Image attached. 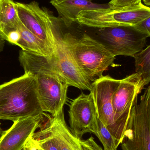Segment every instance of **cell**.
I'll use <instances>...</instances> for the list:
<instances>
[{
    "label": "cell",
    "instance_id": "cell-6",
    "mask_svg": "<svg viewBox=\"0 0 150 150\" xmlns=\"http://www.w3.org/2000/svg\"><path fill=\"white\" fill-rule=\"evenodd\" d=\"M121 150H150V86L133 106Z\"/></svg>",
    "mask_w": 150,
    "mask_h": 150
},
{
    "label": "cell",
    "instance_id": "cell-13",
    "mask_svg": "<svg viewBox=\"0 0 150 150\" xmlns=\"http://www.w3.org/2000/svg\"><path fill=\"white\" fill-rule=\"evenodd\" d=\"M50 3L58 12L59 17L66 26L70 27L76 23L77 16L82 11L102 8L109 7L107 4H98L91 0H63L60 1H50Z\"/></svg>",
    "mask_w": 150,
    "mask_h": 150
},
{
    "label": "cell",
    "instance_id": "cell-24",
    "mask_svg": "<svg viewBox=\"0 0 150 150\" xmlns=\"http://www.w3.org/2000/svg\"><path fill=\"white\" fill-rule=\"evenodd\" d=\"M142 1L144 5L150 7V0H142Z\"/></svg>",
    "mask_w": 150,
    "mask_h": 150
},
{
    "label": "cell",
    "instance_id": "cell-12",
    "mask_svg": "<svg viewBox=\"0 0 150 150\" xmlns=\"http://www.w3.org/2000/svg\"><path fill=\"white\" fill-rule=\"evenodd\" d=\"M40 129L52 138L60 150H80L79 139L67 126L63 111L50 117Z\"/></svg>",
    "mask_w": 150,
    "mask_h": 150
},
{
    "label": "cell",
    "instance_id": "cell-4",
    "mask_svg": "<svg viewBox=\"0 0 150 150\" xmlns=\"http://www.w3.org/2000/svg\"><path fill=\"white\" fill-rule=\"evenodd\" d=\"M150 16V7L141 2L137 5L121 8L109 7L80 11L76 23L93 28L133 26Z\"/></svg>",
    "mask_w": 150,
    "mask_h": 150
},
{
    "label": "cell",
    "instance_id": "cell-16",
    "mask_svg": "<svg viewBox=\"0 0 150 150\" xmlns=\"http://www.w3.org/2000/svg\"><path fill=\"white\" fill-rule=\"evenodd\" d=\"M135 72L141 76L143 87L150 82V45L136 54Z\"/></svg>",
    "mask_w": 150,
    "mask_h": 150
},
{
    "label": "cell",
    "instance_id": "cell-20",
    "mask_svg": "<svg viewBox=\"0 0 150 150\" xmlns=\"http://www.w3.org/2000/svg\"><path fill=\"white\" fill-rule=\"evenodd\" d=\"M142 0H111L108 3L110 7L121 8L137 5L142 2Z\"/></svg>",
    "mask_w": 150,
    "mask_h": 150
},
{
    "label": "cell",
    "instance_id": "cell-1",
    "mask_svg": "<svg viewBox=\"0 0 150 150\" xmlns=\"http://www.w3.org/2000/svg\"><path fill=\"white\" fill-rule=\"evenodd\" d=\"M18 60L25 73L36 77L43 112L55 116L63 111L69 85L54 68L50 58L21 50Z\"/></svg>",
    "mask_w": 150,
    "mask_h": 150
},
{
    "label": "cell",
    "instance_id": "cell-7",
    "mask_svg": "<svg viewBox=\"0 0 150 150\" xmlns=\"http://www.w3.org/2000/svg\"><path fill=\"white\" fill-rule=\"evenodd\" d=\"M121 79L109 76H103L92 83V94L98 117L110 131L119 145L124 141V135L115 120L113 109V95L120 83Z\"/></svg>",
    "mask_w": 150,
    "mask_h": 150
},
{
    "label": "cell",
    "instance_id": "cell-23",
    "mask_svg": "<svg viewBox=\"0 0 150 150\" xmlns=\"http://www.w3.org/2000/svg\"><path fill=\"white\" fill-rule=\"evenodd\" d=\"M5 41L0 37V53L3 51L5 45Z\"/></svg>",
    "mask_w": 150,
    "mask_h": 150
},
{
    "label": "cell",
    "instance_id": "cell-18",
    "mask_svg": "<svg viewBox=\"0 0 150 150\" xmlns=\"http://www.w3.org/2000/svg\"><path fill=\"white\" fill-rule=\"evenodd\" d=\"M31 138L36 142L40 150H60L52 138L41 130L34 132Z\"/></svg>",
    "mask_w": 150,
    "mask_h": 150
},
{
    "label": "cell",
    "instance_id": "cell-25",
    "mask_svg": "<svg viewBox=\"0 0 150 150\" xmlns=\"http://www.w3.org/2000/svg\"><path fill=\"white\" fill-rule=\"evenodd\" d=\"M4 132V131L0 127V137H1V136L2 135Z\"/></svg>",
    "mask_w": 150,
    "mask_h": 150
},
{
    "label": "cell",
    "instance_id": "cell-17",
    "mask_svg": "<svg viewBox=\"0 0 150 150\" xmlns=\"http://www.w3.org/2000/svg\"><path fill=\"white\" fill-rule=\"evenodd\" d=\"M102 144L104 150H117L119 145L110 131L103 124L97 115V120L92 130Z\"/></svg>",
    "mask_w": 150,
    "mask_h": 150
},
{
    "label": "cell",
    "instance_id": "cell-9",
    "mask_svg": "<svg viewBox=\"0 0 150 150\" xmlns=\"http://www.w3.org/2000/svg\"><path fill=\"white\" fill-rule=\"evenodd\" d=\"M143 89L141 76L135 73L121 79L113 95L115 120L124 137L131 110Z\"/></svg>",
    "mask_w": 150,
    "mask_h": 150
},
{
    "label": "cell",
    "instance_id": "cell-11",
    "mask_svg": "<svg viewBox=\"0 0 150 150\" xmlns=\"http://www.w3.org/2000/svg\"><path fill=\"white\" fill-rule=\"evenodd\" d=\"M50 117L44 113L20 119L13 123L0 137V150H21L37 129L41 128L45 119Z\"/></svg>",
    "mask_w": 150,
    "mask_h": 150
},
{
    "label": "cell",
    "instance_id": "cell-19",
    "mask_svg": "<svg viewBox=\"0 0 150 150\" xmlns=\"http://www.w3.org/2000/svg\"><path fill=\"white\" fill-rule=\"evenodd\" d=\"M80 150H103L97 144L92 137L86 140H79Z\"/></svg>",
    "mask_w": 150,
    "mask_h": 150
},
{
    "label": "cell",
    "instance_id": "cell-22",
    "mask_svg": "<svg viewBox=\"0 0 150 150\" xmlns=\"http://www.w3.org/2000/svg\"><path fill=\"white\" fill-rule=\"evenodd\" d=\"M24 150H40L39 149L36 142L31 138V137L28 139L26 142Z\"/></svg>",
    "mask_w": 150,
    "mask_h": 150
},
{
    "label": "cell",
    "instance_id": "cell-21",
    "mask_svg": "<svg viewBox=\"0 0 150 150\" xmlns=\"http://www.w3.org/2000/svg\"><path fill=\"white\" fill-rule=\"evenodd\" d=\"M134 27L146 35L147 37H150V16L145 18L134 25Z\"/></svg>",
    "mask_w": 150,
    "mask_h": 150
},
{
    "label": "cell",
    "instance_id": "cell-14",
    "mask_svg": "<svg viewBox=\"0 0 150 150\" xmlns=\"http://www.w3.org/2000/svg\"><path fill=\"white\" fill-rule=\"evenodd\" d=\"M19 21L16 1L0 0V37L7 41L10 33L18 31Z\"/></svg>",
    "mask_w": 150,
    "mask_h": 150
},
{
    "label": "cell",
    "instance_id": "cell-3",
    "mask_svg": "<svg viewBox=\"0 0 150 150\" xmlns=\"http://www.w3.org/2000/svg\"><path fill=\"white\" fill-rule=\"evenodd\" d=\"M63 38L80 70L91 83L103 76L108 67L115 66V56L88 34L84 33L77 38L67 33L63 34Z\"/></svg>",
    "mask_w": 150,
    "mask_h": 150
},
{
    "label": "cell",
    "instance_id": "cell-8",
    "mask_svg": "<svg viewBox=\"0 0 150 150\" xmlns=\"http://www.w3.org/2000/svg\"><path fill=\"white\" fill-rule=\"evenodd\" d=\"M104 45L114 56L134 57L146 46L147 36L133 26L101 28L98 31Z\"/></svg>",
    "mask_w": 150,
    "mask_h": 150
},
{
    "label": "cell",
    "instance_id": "cell-26",
    "mask_svg": "<svg viewBox=\"0 0 150 150\" xmlns=\"http://www.w3.org/2000/svg\"><path fill=\"white\" fill-rule=\"evenodd\" d=\"M51 1H63V0H51Z\"/></svg>",
    "mask_w": 150,
    "mask_h": 150
},
{
    "label": "cell",
    "instance_id": "cell-27",
    "mask_svg": "<svg viewBox=\"0 0 150 150\" xmlns=\"http://www.w3.org/2000/svg\"><path fill=\"white\" fill-rule=\"evenodd\" d=\"M24 150V148H23V149H22V150Z\"/></svg>",
    "mask_w": 150,
    "mask_h": 150
},
{
    "label": "cell",
    "instance_id": "cell-5",
    "mask_svg": "<svg viewBox=\"0 0 150 150\" xmlns=\"http://www.w3.org/2000/svg\"><path fill=\"white\" fill-rule=\"evenodd\" d=\"M63 23L61 18L53 15V54L49 58L54 68L69 86L91 91L92 83L80 70L63 38Z\"/></svg>",
    "mask_w": 150,
    "mask_h": 150
},
{
    "label": "cell",
    "instance_id": "cell-2",
    "mask_svg": "<svg viewBox=\"0 0 150 150\" xmlns=\"http://www.w3.org/2000/svg\"><path fill=\"white\" fill-rule=\"evenodd\" d=\"M44 113L39 99L37 79L31 73L26 72L0 85V120L15 122Z\"/></svg>",
    "mask_w": 150,
    "mask_h": 150
},
{
    "label": "cell",
    "instance_id": "cell-10",
    "mask_svg": "<svg viewBox=\"0 0 150 150\" xmlns=\"http://www.w3.org/2000/svg\"><path fill=\"white\" fill-rule=\"evenodd\" d=\"M69 114L70 129L76 138L80 140L85 134L91 133L97 117L91 93H82L72 100Z\"/></svg>",
    "mask_w": 150,
    "mask_h": 150
},
{
    "label": "cell",
    "instance_id": "cell-15",
    "mask_svg": "<svg viewBox=\"0 0 150 150\" xmlns=\"http://www.w3.org/2000/svg\"><path fill=\"white\" fill-rule=\"evenodd\" d=\"M18 31L20 34L19 41L16 45L26 52L36 54L41 56L51 57L53 51L45 43L30 31L19 21Z\"/></svg>",
    "mask_w": 150,
    "mask_h": 150
}]
</instances>
